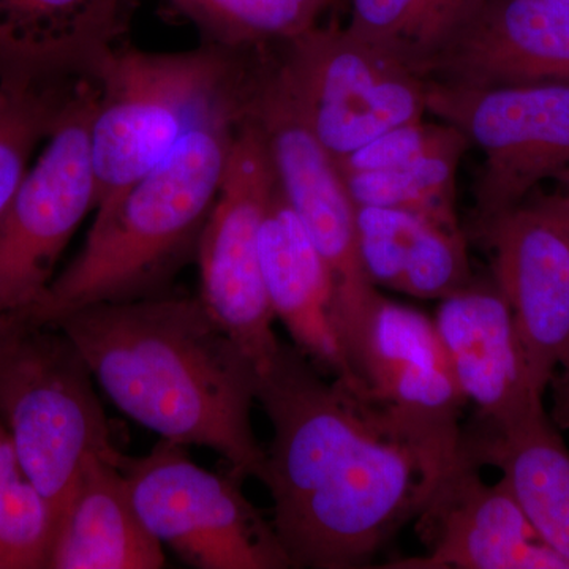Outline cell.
I'll return each instance as SVG.
<instances>
[{
  "label": "cell",
  "mask_w": 569,
  "mask_h": 569,
  "mask_svg": "<svg viewBox=\"0 0 569 569\" xmlns=\"http://www.w3.org/2000/svg\"><path fill=\"white\" fill-rule=\"evenodd\" d=\"M257 402L272 427L260 481L291 568L365 567L458 462L284 342L258 372Z\"/></svg>",
  "instance_id": "6da1fadb"
},
{
  "label": "cell",
  "mask_w": 569,
  "mask_h": 569,
  "mask_svg": "<svg viewBox=\"0 0 569 569\" xmlns=\"http://www.w3.org/2000/svg\"><path fill=\"white\" fill-rule=\"evenodd\" d=\"M54 328L123 415L162 440L211 449L239 477L260 479L266 449L252 425L258 370L201 298L173 291L89 306Z\"/></svg>",
  "instance_id": "7a4b0ae2"
},
{
  "label": "cell",
  "mask_w": 569,
  "mask_h": 569,
  "mask_svg": "<svg viewBox=\"0 0 569 569\" xmlns=\"http://www.w3.org/2000/svg\"><path fill=\"white\" fill-rule=\"evenodd\" d=\"M241 116L236 92L206 111L162 162L96 209L81 252L39 301L3 320L54 328L84 307L173 293L176 277L197 261Z\"/></svg>",
  "instance_id": "3957f363"
},
{
  "label": "cell",
  "mask_w": 569,
  "mask_h": 569,
  "mask_svg": "<svg viewBox=\"0 0 569 569\" xmlns=\"http://www.w3.org/2000/svg\"><path fill=\"white\" fill-rule=\"evenodd\" d=\"M246 62L247 51L208 43L186 52L116 48L93 78L96 209L162 162L206 111L238 88Z\"/></svg>",
  "instance_id": "277c9868"
},
{
  "label": "cell",
  "mask_w": 569,
  "mask_h": 569,
  "mask_svg": "<svg viewBox=\"0 0 569 569\" xmlns=\"http://www.w3.org/2000/svg\"><path fill=\"white\" fill-rule=\"evenodd\" d=\"M93 381L61 329L0 320V419L54 531L89 460L118 451Z\"/></svg>",
  "instance_id": "5b68a950"
},
{
  "label": "cell",
  "mask_w": 569,
  "mask_h": 569,
  "mask_svg": "<svg viewBox=\"0 0 569 569\" xmlns=\"http://www.w3.org/2000/svg\"><path fill=\"white\" fill-rule=\"evenodd\" d=\"M269 56L299 118L335 162L427 111V81L347 28L317 26Z\"/></svg>",
  "instance_id": "8992f818"
},
{
  "label": "cell",
  "mask_w": 569,
  "mask_h": 569,
  "mask_svg": "<svg viewBox=\"0 0 569 569\" xmlns=\"http://www.w3.org/2000/svg\"><path fill=\"white\" fill-rule=\"evenodd\" d=\"M187 449L160 438L149 455L119 460L149 533L198 569L291 568L272 520L246 497L244 478L206 470Z\"/></svg>",
  "instance_id": "52a82bcc"
},
{
  "label": "cell",
  "mask_w": 569,
  "mask_h": 569,
  "mask_svg": "<svg viewBox=\"0 0 569 569\" xmlns=\"http://www.w3.org/2000/svg\"><path fill=\"white\" fill-rule=\"evenodd\" d=\"M244 112L263 130L280 189L331 274L337 329L347 355L348 342L381 295L362 264L355 201L335 160L277 81L269 50L254 51L250 59Z\"/></svg>",
  "instance_id": "ba28073f"
},
{
  "label": "cell",
  "mask_w": 569,
  "mask_h": 569,
  "mask_svg": "<svg viewBox=\"0 0 569 569\" xmlns=\"http://www.w3.org/2000/svg\"><path fill=\"white\" fill-rule=\"evenodd\" d=\"M96 82H78L39 160L0 217V320L20 316L39 301L71 236L96 209Z\"/></svg>",
  "instance_id": "9c48e42d"
},
{
  "label": "cell",
  "mask_w": 569,
  "mask_h": 569,
  "mask_svg": "<svg viewBox=\"0 0 569 569\" xmlns=\"http://www.w3.org/2000/svg\"><path fill=\"white\" fill-rule=\"evenodd\" d=\"M277 178L263 130L242 112L222 186L198 246L201 301L258 372L279 350L261 274L260 234Z\"/></svg>",
  "instance_id": "30bf717a"
},
{
  "label": "cell",
  "mask_w": 569,
  "mask_h": 569,
  "mask_svg": "<svg viewBox=\"0 0 569 569\" xmlns=\"http://www.w3.org/2000/svg\"><path fill=\"white\" fill-rule=\"evenodd\" d=\"M427 111L485 153L475 186L479 227L522 206L541 182L569 187V84L473 89L427 81Z\"/></svg>",
  "instance_id": "8fae6325"
},
{
  "label": "cell",
  "mask_w": 569,
  "mask_h": 569,
  "mask_svg": "<svg viewBox=\"0 0 569 569\" xmlns=\"http://www.w3.org/2000/svg\"><path fill=\"white\" fill-rule=\"evenodd\" d=\"M347 359L359 395L419 443L458 460L467 399L432 318L380 296L348 342Z\"/></svg>",
  "instance_id": "7c38bea8"
},
{
  "label": "cell",
  "mask_w": 569,
  "mask_h": 569,
  "mask_svg": "<svg viewBox=\"0 0 569 569\" xmlns=\"http://www.w3.org/2000/svg\"><path fill=\"white\" fill-rule=\"evenodd\" d=\"M493 282L511 309L539 395L569 365V241L541 204L519 206L481 228Z\"/></svg>",
  "instance_id": "4fadbf2b"
},
{
  "label": "cell",
  "mask_w": 569,
  "mask_h": 569,
  "mask_svg": "<svg viewBox=\"0 0 569 569\" xmlns=\"http://www.w3.org/2000/svg\"><path fill=\"white\" fill-rule=\"evenodd\" d=\"M426 552L400 569H569L538 538L503 481L488 485L458 459L418 518Z\"/></svg>",
  "instance_id": "5bb4252c"
},
{
  "label": "cell",
  "mask_w": 569,
  "mask_h": 569,
  "mask_svg": "<svg viewBox=\"0 0 569 569\" xmlns=\"http://www.w3.org/2000/svg\"><path fill=\"white\" fill-rule=\"evenodd\" d=\"M426 81L458 88L569 84V6L556 0H481Z\"/></svg>",
  "instance_id": "9a60e30c"
},
{
  "label": "cell",
  "mask_w": 569,
  "mask_h": 569,
  "mask_svg": "<svg viewBox=\"0 0 569 569\" xmlns=\"http://www.w3.org/2000/svg\"><path fill=\"white\" fill-rule=\"evenodd\" d=\"M142 0H0V84L93 81Z\"/></svg>",
  "instance_id": "2e32d148"
},
{
  "label": "cell",
  "mask_w": 569,
  "mask_h": 569,
  "mask_svg": "<svg viewBox=\"0 0 569 569\" xmlns=\"http://www.w3.org/2000/svg\"><path fill=\"white\" fill-rule=\"evenodd\" d=\"M438 336L477 421L507 422L542 407L531 383L529 366L511 309L493 283H475L441 299Z\"/></svg>",
  "instance_id": "e0dca14e"
},
{
  "label": "cell",
  "mask_w": 569,
  "mask_h": 569,
  "mask_svg": "<svg viewBox=\"0 0 569 569\" xmlns=\"http://www.w3.org/2000/svg\"><path fill=\"white\" fill-rule=\"evenodd\" d=\"M260 260L269 305L293 346L323 376L356 389L337 329L331 274L280 183L261 227Z\"/></svg>",
  "instance_id": "ac0fdd59"
},
{
  "label": "cell",
  "mask_w": 569,
  "mask_h": 569,
  "mask_svg": "<svg viewBox=\"0 0 569 569\" xmlns=\"http://www.w3.org/2000/svg\"><path fill=\"white\" fill-rule=\"evenodd\" d=\"M458 459L498 468L538 538L569 565V449L545 406L498 425L475 421Z\"/></svg>",
  "instance_id": "d6986e66"
},
{
  "label": "cell",
  "mask_w": 569,
  "mask_h": 569,
  "mask_svg": "<svg viewBox=\"0 0 569 569\" xmlns=\"http://www.w3.org/2000/svg\"><path fill=\"white\" fill-rule=\"evenodd\" d=\"M122 452L89 460L52 538L50 569H159L163 546L134 508Z\"/></svg>",
  "instance_id": "ffe728a7"
},
{
  "label": "cell",
  "mask_w": 569,
  "mask_h": 569,
  "mask_svg": "<svg viewBox=\"0 0 569 569\" xmlns=\"http://www.w3.org/2000/svg\"><path fill=\"white\" fill-rule=\"evenodd\" d=\"M359 252L376 287L441 299L473 280L460 227L383 206H356Z\"/></svg>",
  "instance_id": "44dd1931"
},
{
  "label": "cell",
  "mask_w": 569,
  "mask_h": 569,
  "mask_svg": "<svg viewBox=\"0 0 569 569\" xmlns=\"http://www.w3.org/2000/svg\"><path fill=\"white\" fill-rule=\"evenodd\" d=\"M481 0H350L348 31L426 80Z\"/></svg>",
  "instance_id": "7402d4cb"
},
{
  "label": "cell",
  "mask_w": 569,
  "mask_h": 569,
  "mask_svg": "<svg viewBox=\"0 0 569 569\" xmlns=\"http://www.w3.org/2000/svg\"><path fill=\"white\" fill-rule=\"evenodd\" d=\"M468 148L466 134L447 123L440 138L417 159L392 170L346 174L342 179L356 206L403 209L458 227L456 174Z\"/></svg>",
  "instance_id": "603a6c76"
},
{
  "label": "cell",
  "mask_w": 569,
  "mask_h": 569,
  "mask_svg": "<svg viewBox=\"0 0 569 569\" xmlns=\"http://www.w3.org/2000/svg\"><path fill=\"white\" fill-rule=\"evenodd\" d=\"M203 36L230 51L276 47L317 28L335 0H163Z\"/></svg>",
  "instance_id": "cb8c5ba5"
},
{
  "label": "cell",
  "mask_w": 569,
  "mask_h": 569,
  "mask_svg": "<svg viewBox=\"0 0 569 569\" xmlns=\"http://www.w3.org/2000/svg\"><path fill=\"white\" fill-rule=\"evenodd\" d=\"M77 86L14 89L0 84V217L28 173L33 151L50 137Z\"/></svg>",
  "instance_id": "d4e9b609"
},
{
  "label": "cell",
  "mask_w": 569,
  "mask_h": 569,
  "mask_svg": "<svg viewBox=\"0 0 569 569\" xmlns=\"http://www.w3.org/2000/svg\"><path fill=\"white\" fill-rule=\"evenodd\" d=\"M447 123H426L422 121L403 123L396 129L381 133L372 141L356 149L350 156L337 160L340 176L356 173H376L392 170L400 164L417 159L443 133Z\"/></svg>",
  "instance_id": "484cf974"
},
{
  "label": "cell",
  "mask_w": 569,
  "mask_h": 569,
  "mask_svg": "<svg viewBox=\"0 0 569 569\" xmlns=\"http://www.w3.org/2000/svg\"><path fill=\"white\" fill-rule=\"evenodd\" d=\"M22 478L26 477L14 451L13 440L9 429L0 419V497L9 492Z\"/></svg>",
  "instance_id": "4316f807"
},
{
  "label": "cell",
  "mask_w": 569,
  "mask_h": 569,
  "mask_svg": "<svg viewBox=\"0 0 569 569\" xmlns=\"http://www.w3.org/2000/svg\"><path fill=\"white\" fill-rule=\"evenodd\" d=\"M537 203L541 204L557 220L569 241V194L560 193L539 198Z\"/></svg>",
  "instance_id": "83f0119b"
},
{
  "label": "cell",
  "mask_w": 569,
  "mask_h": 569,
  "mask_svg": "<svg viewBox=\"0 0 569 569\" xmlns=\"http://www.w3.org/2000/svg\"><path fill=\"white\" fill-rule=\"evenodd\" d=\"M560 377H553L552 383H556V403L557 415L561 421L569 425V365L561 367Z\"/></svg>",
  "instance_id": "f1b7e54d"
},
{
  "label": "cell",
  "mask_w": 569,
  "mask_h": 569,
  "mask_svg": "<svg viewBox=\"0 0 569 569\" xmlns=\"http://www.w3.org/2000/svg\"><path fill=\"white\" fill-rule=\"evenodd\" d=\"M556 2L567 3V6H569V0H556Z\"/></svg>",
  "instance_id": "f546056e"
},
{
  "label": "cell",
  "mask_w": 569,
  "mask_h": 569,
  "mask_svg": "<svg viewBox=\"0 0 569 569\" xmlns=\"http://www.w3.org/2000/svg\"><path fill=\"white\" fill-rule=\"evenodd\" d=\"M565 193H568V194H569V187H567V192H565Z\"/></svg>",
  "instance_id": "4dcf8cb0"
}]
</instances>
